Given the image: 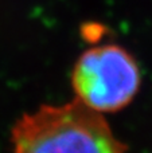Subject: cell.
<instances>
[{
  "instance_id": "cell-1",
  "label": "cell",
  "mask_w": 152,
  "mask_h": 153,
  "mask_svg": "<svg viewBox=\"0 0 152 153\" xmlns=\"http://www.w3.org/2000/svg\"><path fill=\"white\" fill-rule=\"evenodd\" d=\"M12 153H127L102 114L73 100L24 113L11 129Z\"/></svg>"
},
{
  "instance_id": "cell-2",
  "label": "cell",
  "mask_w": 152,
  "mask_h": 153,
  "mask_svg": "<svg viewBox=\"0 0 152 153\" xmlns=\"http://www.w3.org/2000/svg\"><path fill=\"white\" fill-rule=\"evenodd\" d=\"M74 100L98 114L125 109L142 86L136 58L115 43L96 45L80 54L70 73Z\"/></svg>"
}]
</instances>
